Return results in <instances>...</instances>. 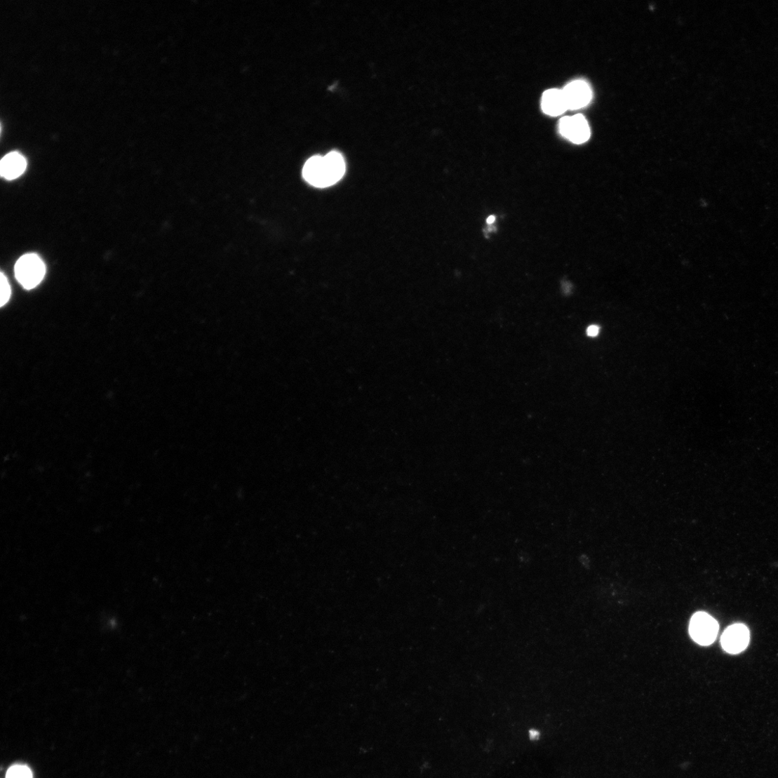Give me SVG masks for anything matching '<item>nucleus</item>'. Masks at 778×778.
Here are the masks:
<instances>
[{
    "mask_svg": "<svg viewBox=\"0 0 778 778\" xmlns=\"http://www.w3.org/2000/svg\"><path fill=\"white\" fill-rule=\"evenodd\" d=\"M345 173L344 159L337 152H331L325 156H314L303 169L305 180L317 187H327L342 179Z\"/></svg>",
    "mask_w": 778,
    "mask_h": 778,
    "instance_id": "nucleus-1",
    "label": "nucleus"
},
{
    "mask_svg": "<svg viewBox=\"0 0 778 778\" xmlns=\"http://www.w3.org/2000/svg\"><path fill=\"white\" fill-rule=\"evenodd\" d=\"M15 277L25 289L36 287L43 279L46 274L45 264L41 259L35 254L22 256L15 267Z\"/></svg>",
    "mask_w": 778,
    "mask_h": 778,
    "instance_id": "nucleus-2",
    "label": "nucleus"
},
{
    "mask_svg": "<svg viewBox=\"0 0 778 778\" xmlns=\"http://www.w3.org/2000/svg\"><path fill=\"white\" fill-rule=\"evenodd\" d=\"M718 630V624L708 613L699 612L692 617L689 632L691 638L699 645H711L716 640Z\"/></svg>",
    "mask_w": 778,
    "mask_h": 778,
    "instance_id": "nucleus-3",
    "label": "nucleus"
},
{
    "mask_svg": "<svg viewBox=\"0 0 778 778\" xmlns=\"http://www.w3.org/2000/svg\"><path fill=\"white\" fill-rule=\"evenodd\" d=\"M559 131L563 137L578 145L586 142L590 137L588 123L582 115L562 118L559 123Z\"/></svg>",
    "mask_w": 778,
    "mask_h": 778,
    "instance_id": "nucleus-4",
    "label": "nucleus"
},
{
    "mask_svg": "<svg viewBox=\"0 0 778 778\" xmlns=\"http://www.w3.org/2000/svg\"><path fill=\"white\" fill-rule=\"evenodd\" d=\"M749 631L743 624H735L723 632L720 638L723 649L727 652L737 655L743 652L749 643Z\"/></svg>",
    "mask_w": 778,
    "mask_h": 778,
    "instance_id": "nucleus-5",
    "label": "nucleus"
},
{
    "mask_svg": "<svg viewBox=\"0 0 778 778\" xmlns=\"http://www.w3.org/2000/svg\"><path fill=\"white\" fill-rule=\"evenodd\" d=\"M568 109L576 110L583 108L592 98V92L584 81L578 80L570 83L563 90Z\"/></svg>",
    "mask_w": 778,
    "mask_h": 778,
    "instance_id": "nucleus-6",
    "label": "nucleus"
},
{
    "mask_svg": "<svg viewBox=\"0 0 778 778\" xmlns=\"http://www.w3.org/2000/svg\"><path fill=\"white\" fill-rule=\"evenodd\" d=\"M542 107L543 112L551 116L561 115L568 110L563 90L557 89L549 90L544 93L542 97Z\"/></svg>",
    "mask_w": 778,
    "mask_h": 778,
    "instance_id": "nucleus-7",
    "label": "nucleus"
},
{
    "mask_svg": "<svg viewBox=\"0 0 778 778\" xmlns=\"http://www.w3.org/2000/svg\"><path fill=\"white\" fill-rule=\"evenodd\" d=\"M26 166L24 156L18 152H12L3 158L0 164V173L7 180H15L23 174Z\"/></svg>",
    "mask_w": 778,
    "mask_h": 778,
    "instance_id": "nucleus-8",
    "label": "nucleus"
},
{
    "mask_svg": "<svg viewBox=\"0 0 778 778\" xmlns=\"http://www.w3.org/2000/svg\"><path fill=\"white\" fill-rule=\"evenodd\" d=\"M31 770L24 765H15L11 767L6 774V778H32Z\"/></svg>",
    "mask_w": 778,
    "mask_h": 778,
    "instance_id": "nucleus-9",
    "label": "nucleus"
},
{
    "mask_svg": "<svg viewBox=\"0 0 778 778\" xmlns=\"http://www.w3.org/2000/svg\"><path fill=\"white\" fill-rule=\"evenodd\" d=\"M0 286H1L0 304H1V307H4L10 300L11 289L8 279L3 273L1 274V277H0Z\"/></svg>",
    "mask_w": 778,
    "mask_h": 778,
    "instance_id": "nucleus-10",
    "label": "nucleus"
},
{
    "mask_svg": "<svg viewBox=\"0 0 778 778\" xmlns=\"http://www.w3.org/2000/svg\"><path fill=\"white\" fill-rule=\"evenodd\" d=\"M544 734L542 730L539 727L529 726L525 730V737L527 740L532 743H539L542 740Z\"/></svg>",
    "mask_w": 778,
    "mask_h": 778,
    "instance_id": "nucleus-11",
    "label": "nucleus"
},
{
    "mask_svg": "<svg viewBox=\"0 0 778 778\" xmlns=\"http://www.w3.org/2000/svg\"><path fill=\"white\" fill-rule=\"evenodd\" d=\"M599 333L600 328L596 326H590L587 328L586 330V334L589 337H596L599 334Z\"/></svg>",
    "mask_w": 778,
    "mask_h": 778,
    "instance_id": "nucleus-12",
    "label": "nucleus"
},
{
    "mask_svg": "<svg viewBox=\"0 0 778 778\" xmlns=\"http://www.w3.org/2000/svg\"><path fill=\"white\" fill-rule=\"evenodd\" d=\"M495 220H496V218H495V216H490V217H488V219L487 220V222L489 224H492L495 222Z\"/></svg>",
    "mask_w": 778,
    "mask_h": 778,
    "instance_id": "nucleus-13",
    "label": "nucleus"
},
{
    "mask_svg": "<svg viewBox=\"0 0 778 778\" xmlns=\"http://www.w3.org/2000/svg\"><path fill=\"white\" fill-rule=\"evenodd\" d=\"M482 755H483V754H482ZM484 758H485V756H484ZM487 761H488V760H487ZM492 767H493V766H492ZM494 768H495V767H494ZM495 769H496V768H495ZM496 770H497V769H496ZM498 771H499V770H498ZM500 773H501V772H500ZM501 774H502V773H501ZM503 775H504V774H503ZM504 777H505V776H504Z\"/></svg>",
    "mask_w": 778,
    "mask_h": 778,
    "instance_id": "nucleus-14",
    "label": "nucleus"
}]
</instances>
